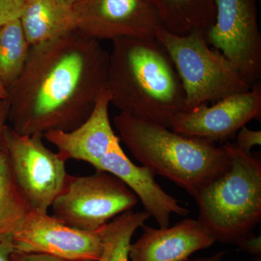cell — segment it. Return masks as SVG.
I'll return each mask as SVG.
<instances>
[{
	"instance_id": "1",
	"label": "cell",
	"mask_w": 261,
	"mask_h": 261,
	"mask_svg": "<svg viewBox=\"0 0 261 261\" xmlns=\"http://www.w3.org/2000/svg\"><path fill=\"white\" fill-rule=\"evenodd\" d=\"M108 68L109 53L78 30L33 46L8 89L10 126L25 135L74 129L106 89Z\"/></svg>"
},
{
	"instance_id": "2",
	"label": "cell",
	"mask_w": 261,
	"mask_h": 261,
	"mask_svg": "<svg viewBox=\"0 0 261 261\" xmlns=\"http://www.w3.org/2000/svg\"><path fill=\"white\" fill-rule=\"evenodd\" d=\"M106 89L121 113L166 128L186 111L181 80L155 38L112 40Z\"/></svg>"
},
{
	"instance_id": "3",
	"label": "cell",
	"mask_w": 261,
	"mask_h": 261,
	"mask_svg": "<svg viewBox=\"0 0 261 261\" xmlns=\"http://www.w3.org/2000/svg\"><path fill=\"white\" fill-rule=\"evenodd\" d=\"M113 123L136 160L194 198L231 164V143L217 146L124 113L117 115Z\"/></svg>"
},
{
	"instance_id": "4",
	"label": "cell",
	"mask_w": 261,
	"mask_h": 261,
	"mask_svg": "<svg viewBox=\"0 0 261 261\" xmlns=\"http://www.w3.org/2000/svg\"><path fill=\"white\" fill-rule=\"evenodd\" d=\"M195 199L198 221L216 242L237 245L260 222V158L231 144L229 168Z\"/></svg>"
},
{
	"instance_id": "5",
	"label": "cell",
	"mask_w": 261,
	"mask_h": 261,
	"mask_svg": "<svg viewBox=\"0 0 261 261\" xmlns=\"http://www.w3.org/2000/svg\"><path fill=\"white\" fill-rule=\"evenodd\" d=\"M155 39L168 53L176 68L186 97V111L217 102L251 89L237 67L210 47L205 32L176 34L163 27Z\"/></svg>"
},
{
	"instance_id": "6",
	"label": "cell",
	"mask_w": 261,
	"mask_h": 261,
	"mask_svg": "<svg viewBox=\"0 0 261 261\" xmlns=\"http://www.w3.org/2000/svg\"><path fill=\"white\" fill-rule=\"evenodd\" d=\"M139 199L119 178L106 171L85 176L68 175L53 202L51 216L70 227L96 231L132 210Z\"/></svg>"
},
{
	"instance_id": "7",
	"label": "cell",
	"mask_w": 261,
	"mask_h": 261,
	"mask_svg": "<svg viewBox=\"0 0 261 261\" xmlns=\"http://www.w3.org/2000/svg\"><path fill=\"white\" fill-rule=\"evenodd\" d=\"M43 139L42 135H20L10 126L5 132V149L18 188L32 211L48 214L68 174L64 160Z\"/></svg>"
},
{
	"instance_id": "8",
	"label": "cell",
	"mask_w": 261,
	"mask_h": 261,
	"mask_svg": "<svg viewBox=\"0 0 261 261\" xmlns=\"http://www.w3.org/2000/svg\"><path fill=\"white\" fill-rule=\"evenodd\" d=\"M215 20L205 31L209 45L229 60L249 84L261 78L257 0H214Z\"/></svg>"
},
{
	"instance_id": "9",
	"label": "cell",
	"mask_w": 261,
	"mask_h": 261,
	"mask_svg": "<svg viewBox=\"0 0 261 261\" xmlns=\"http://www.w3.org/2000/svg\"><path fill=\"white\" fill-rule=\"evenodd\" d=\"M77 30L99 41L153 39L162 27L147 0H82L73 6Z\"/></svg>"
},
{
	"instance_id": "10",
	"label": "cell",
	"mask_w": 261,
	"mask_h": 261,
	"mask_svg": "<svg viewBox=\"0 0 261 261\" xmlns=\"http://www.w3.org/2000/svg\"><path fill=\"white\" fill-rule=\"evenodd\" d=\"M260 82L247 92L232 94L212 106L202 105L173 118L171 129L179 135L217 142L231 138L252 120H260Z\"/></svg>"
},
{
	"instance_id": "11",
	"label": "cell",
	"mask_w": 261,
	"mask_h": 261,
	"mask_svg": "<svg viewBox=\"0 0 261 261\" xmlns=\"http://www.w3.org/2000/svg\"><path fill=\"white\" fill-rule=\"evenodd\" d=\"M15 251L41 253L66 261H97L102 252L99 231L70 227L48 214L31 211L15 235Z\"/></svg>"
},
{
	"instance_id": "12",
	"label": "cell",
	"mask_w": 261,
	"mask_h": 261,
	"mask_svg": "<svg viewBox=\"0 0 261 261\" xmlns=\"http://www.w3.org/2000/svg\"><path fill=\"white\" fill-rule=\"evenodd\" d=\"M120 139L113 142L107 153L94 168L119 178L140 199L146 212L153 217L160 228L170 226L172 214L186 216L190 211L179 201L161 188L155 181L156 173L147 166H139L127 157L120 144Z\"/></svg>"
},
{
	"instance_id": "13",
	"label": "cell",
	"mask_w": 261,
	"mask_h": 261,
	"mask_svg": "<svg viewBox=\"0 0 261 261\" xmlns=\"http://www.w3.org/2000/svg\"><path fill=\"white\" fill-rule=\"evenodd\" d=\"M111 99L107 89L99 94L92 112L82 124L69 132L53 130L43 135L56 146L58 154L65 162L84 161L95 168L118 138L109 117Z\"/></svg>"
},
{
	"instance_id": "14",
	"label": "cell",
	"mask_w": 261,
	"mask_h": 261,
	"mask_svg": "<svg viewBox=\"0 0 261 261\" xmlns=\"http://www.w3.org/2000/svg\"><path fill=\"white\" fill-rule=\"evenodd\" d=\"M142 228V236L130 245L132 261H185L194 252L216 243L198 220H181L166 228L145 224Z\"/></svg>"
},
{
	"instance_id": "15",
	"label": "cell",
	"mask_w": 261,
	"mask_h": 261,
	"mask_svg": "<svg viewBox=\"0 0 261 261\" xmlns=\"http://www.w3.org/2000/svg\"><path fill=\"white\" fill-rule=\"evenodd\" d=\"M19 19L31 47L77 30L73 6L61 0H25Z\"/></svg>"
},
{
	"instance_id": "16",
	"label": "cell",
	"mask_w": 261,
	"mask_h": 261,
	"mask_svg": "<svg viewBox=\"0 0 261 261\" xmlns=\"http://www.w3.org/2000/svg\"><path fill=\"white\" fill-rule=\"evenodd\" d=\"M155 10L163 28L173 34L205 32L214 23V0H147Z\"/></svg>"
},
{
	"instance_id": "17",
	"label": "cell",
	"mask_w": 261,
	"mask_h": 261,
	"mask_svg": "<svg viewBox=\"0 0 261 261\" xmlns=\"http://www.w3.org/2000/svg\"><path fill=\"white\" fill-rule=\"evenodd\" d=\"M32 211L18 188L6 149L0 150V242L9 243Z\"/></svg>"
},
{
	"instance_id": "18",
	"label": "cell",
	"mask_w": 261,
	"mask_h": 261,
	"mask_svg": "<svg viewBox=\"0 0 261 261\" xmlns=\"http://www.w3.org/2000/svg\"><path fill=\"white\" fill-rule=\"evenodd\" d=\"M150 217L145 211H128L99 228L98 231L100 235L102 252L97 261H129L132 237Z\"/></svg>"
},
{
	"instance_id": "19",
	"label": "cell",
	"mask_w": 261,
	"mask_h": 261,
	"mask_svg": "<svg viewBox=\"0 0 261 261\" xmlns=\"http://www.w3.org/2000/svg\"><path fill=\"white\" fill-rule=\"evenodd\" d=\"M31 47L20 19L0 28V83L7 91L21 74Z\"/></svg>"
},
{
	"instance_id": "20",
	"label": "cell",
	"mask_w": 261,
	"mask_h": 261,
	"mask_svg": "<svg viewBox=\"0 0 261 261\" xmlns=\"http://www.w3.org/2000/svg\"><path fill=\"white\" fill-rule=\"evenodd\" d=\"M25 0H0V28L21 16Z\"/></svg>"
},
{
	"instance_id": "21",
	"label": "cell",
	"mask_w": 261,
	"mask_h": 261,
	"mask_svg": "<svg viewBox=\"0 0 261 261\" xmlns=\"http://www.w3.org/2000/svg\"><path fill=\"white\" fill-rule=\"evenodd\" d=\"M260 130L249 129L245 126L238 132L237 141L233 145L240 150L250 154L252 149L255 146H260Z\"/></svg>"
},
{
	"instance_id": "22",
	"label": "cell",
	"mask_w": 261,
	"mask_h": 261,
	"mask_svg": "<svg viewBox=\"0 0 261 261\" xmlns=\"http://www.w3.org/2000/svg\"><path fill=\"white\" fill-rule=\"evenodd\" d=\"M237 245L240 250L252 255L259 256L261 253V238L260 236H255L253 233L247 235L243 240H240Z\"/></svg>"
},
{
	"instance_id": "23",
	"label": "cell",
	"mask_w": 261,
	"mask_h": 261,
	"mask_svg": "<svg viewBox=\"0 0 261 261\" xmlns=\"http://www.w3.org/2000/svg\"><path fill=\"white\" fill-rule=\"evenodd\" d=\"M10 103L8 99L0 98V150L5 149V132L9 122Z\"/></svg>"
},
{
	"instance_id": "24",
	"label": "cell",
	"mask_w": 261,
	"mask_h": 261,
	"mask_svg": "<svg viewBox=\"0 0 261 261\" xmlns=\"http://www.w3.org/2000/svg\"><path fill=\"white\" fill-rule=\"evenodd\" d=\"M10 261H66L58 257L41 253H25L15 251L11 255Z\"/></svg>"
},
{
	"instance_id": "25",
	"label": "cell",
	"mask_w": 261,
	"mask_h": 261,
	"mask_svg": "<svg viewBox=\"0 0 261 261\" xmlns=\"http://www.w3.org/2000/svg\"><path fill=\"white\" fill-rule=\"evenodd\" d=\"M14 252L13 245L0 242V261L11 260V255Z\"/></svg>"
},
{
	"instance_id": "26",
	"label": "cell",
	"mask_w": 261,
	"mask_h": 261,
	"mask_svg": "<svg viewBox=\"0 0 261 261\" xmlns=\"http://www.w3.org/2000/svg\"><path fill=\"white\" fill-rule=\"evenodd\" d=\"M225 255V252L221 251L211 255L210 257H200L197 259H187L185 261H221Z\"/></svg>"
},
{
	"instance_id": "27",
	"label": "cell",
	"mask_w": 261,
	"mask_h": 261,
	"mask_svg": "<svg viewBox=\"0 0 261 261\" xmlns=\"http://www.w3.org/2000/svg\"><path fill=\"white\" fill-rule=\"evenodd\" d=\"M8 93L7 89L5 88L4 86L0 83V98H3V99H8Z\"/></svg>"
},
{
	"instance_id": "28",
	"label": "cell",
	"mask_w": 261,
	"mask_h": 261,
	"mask_svg": "<svg viewBox=\"0 0 261 261\" xmlns=\"http://www.w3.org/2000/svg\"><path fill=\"white\" fill-rule=\"evenodd\" d=\"M61 1L70 6H74L77 3H80L82 0H61Z\"/></svg>"
},
{
	"instance_id": "29",
	"label": "cell",
	"mask_w": 261,
	"mask_h": 261,
	"mask_svg": "<svg viewBox=\"0 0 261 261\" xmlns=\"http://www.w3.org/2000/svg\"><path fill=\"white\" fill-rule=\"evenodd\" d=\"M254 261H260V255H259V256H257L256 258L254 260Z\"/></svg>"
},
{
	"instance_id": "30",
	"label": "cell",
	"mask_w": 261,
	"mask_h": 261,
	"mask_svg": "<svg viewBox=\"0 0 261 261\" xmlns=\"http://www.w3.org/2000/svg\"><path fill=\"white\" fill-rule=\"evenodd\" d=\"M84 261H94V260H84Z\"/></svg>"
}]
</instances>
